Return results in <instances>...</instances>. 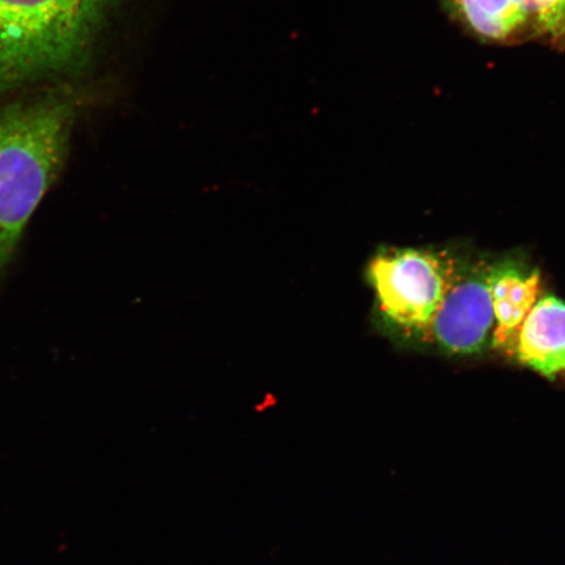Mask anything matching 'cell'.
Wrapping results in <instances>:
<instances>
[{"label":"cell","instance_id":"cell-1","mask_svg":"<svg viewBox=\"0 0 565 565\" xmlns=\"http://www.w3.org/2000/svg\"><path fill=\"white\" fill-rule=\"evenodd\" d=\"M73 104L56 95L0 108V274L67 159Z\"/></svg>","mask_w":565,"mask_h":565},{"label":"cell","instance_id":"cell-2","mask_svg":"<svg viewBox=\"0 0 565 565\" xmlns=\"http://www.w3.org/2000/svg\"><path fill=\"white\" fill-rule=\"evenodd\" d=\"M115 0H0V92L83 65Z\"/></svg>","mask_w":565,"mask_h":565},{"label":"cell","instance_id":"cell-3","mask_svg":"<svg viewBox=\"0 0 565 565\" xmlns=\"http://www.w3.org/2000/svg\"><path fill=\"white\" fill-rule=\"evenodd\" d=\"M462 263L419 250L380 254L370 266L380 313L401 334L420 338L454 285Z\"/></svg>","mask_w":565,"mask_h":565},{"label":"cell","instance_id":"cell-4","mask_svg":"<svg viewBox=\"0 0 565 565\" xmlns=\"http://www.w3.org/2000/svg\"><path fill=\"white\" fill-rule=\"evenodd\" d=\"M466 32L494 45H565V0H441Z\"/></svg>","mask_w":565,"mask_h":565},{"label":"cell","instance_id":"cell-5","mask_svg":"<svg viewBox=\"0 0 565 565\" xmlns=\"http://www.w3.org/2000/svg\"><path fill=\"white\" fill-rule=\"evenodd\" d=\"M492 270L493 265L486 263L462 264L420 339L455 355L482 351L494 324Z\"/></svg>","mask_w":565,"mask_h":565},{"label":"cell","instance_id":"cell-6","mask_svg":"<svg viewBox=\"0 0 565 565\" xmlns=\"http://www.w3.org/2000/svg\"><path fill=\"white\" fill-rule=\"evenodd\" d=\"M513 353L547 379L565 373V302L553 296L536 301L522 323Z\"/></svg>","mask_w":565,"mask_h":565},{"label":"cell","instance_id":"cell-7","mask_svg":"<svg viewBox=\"0 0 565 565\" xmlns=\"http://www.w3.org/2000/svg\"><path fill=\"white\" fill-rule=\"evenodd\" d=\"M540 273H527L512 263L493 265L491 296L497 327L492 333L494 348L513 352L522 323L539 301Z\"/></svg>","mask_w":565,"mask_h":565}]
</instances>
